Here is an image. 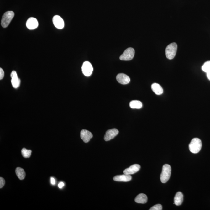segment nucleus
<instances>
[{
	"mask_svg": "<svg viewBox=\"0 0 210 210\" xmlns=\"http://www.w3.org/2000/svg\"><path fill=\"white\" fill-rule=\"evenodd\" d=\"M131 179V176L125 174L116 176L113 177V180L116 181L127 182L129 181Z\"/></svg>",
	"mask_w": 210,
	"mask_h": 210,
	"instance_id": "4468645a",
	"label": "nucleus"
},
{
	"mask_svg": "<svg viewBox=\"0 0 210 210\" xmlns=\"http://www.w3.org/2000/svg\"><path fill=\"white\" fill-rule=\"evenodd\" d=\"M162 210V207L161 204H158L150 208V210Z\"/></svg>",
	"mask_w": 210,
	"mask_h": 210,
	"instance_id": "4be33fe9",
	"label": "nucleus"
},
{
	"mask_svg": "<svg viewBox=\"0 0 210 210\" xmlns=\"http://www.w3.org/2000/svg\"><path fill=\"white\" fill-rule=\"evenodd\" d=\"M14 16V13L12 11H8L3 14L1 20V25L4 28L8 26Z\"/></svg>",
	"mask_w": 210,
	"mask_h": 210,
	"instance_id": "20e7f679",
	"label": "nucleus"
},
{
	"mask_svg": "<svg viewBox=\"0 0 210 210\" xmlns=\"http://www.w3.org/2000/svg\"><path fill=\"white\" fill-rule=\"evenodd\" d=\"M82 71L84 75L87 77L90 76L93 71V68L91 63L88 61L84 62L82 66Z\"/></svg>",
	"mask_w": 210,
	"mask_h": 210,
	"instance_id": "423d86ee",
	"label": "nucleus"
},
{
	"mask_svg": "<svg viewBox=\"0 0 210 210\" xmlns=\"http://www.w3.org/2000/svg\"><path fill=\"white\" fill-rule=\"evenodd\" d=\"M129 105H130V107L132 109H139L143 107V104L141 102L137 101V100H134V101H131Z\"/></svg>",
	"mask_w": 210,
	"mask_h": 210,
	"instance_id": "6ab92c4d",
	"label": "nucleus"
},
{
	"mask_svg": "<svg viewBox=\"0 0 210 210\" xmlns=\"http://www.w3.org/2000/svg\"><path fill=\"white\" fill-rule=\"evenodd\" d=\"M81 138L85 143H87L90 141L92 138L93 135L91 132L86 130H83L80 133Z\"/></svg>",
	"mask_w": 210,
	"mask_h": 210,
	"instance_id": "f8f14e48",
	"label": "nucleus"
},
{
	"mask_svg": "<svg viewBox=\"0 0 210 210\" xmlns=\"http://www.w3.org/2000/svg\"><path fill=\"white\" fill-rule=\"evenodd\" d=\"M22 156L25 158H29L31 155L32 151L30 150H27L25 148H23L21 151Z\"/></svg>",
	"mask_w": 210,
	"mask_h": 210,
	"instance_id": "aec40b11",
	"label": "nucleus"
},
{
	"mask_svg": "<svg viewBox=\"0 0 210 210\" xmlns=\"http://www.w3.org/2000/svg\"><path fill=\"white\" fill-rule=\"evenodd\" d=\"M4 72L3 69L1 68H0V80H1L4 77Z\"/></svg>",
	"mask_w": 210,
	"mask_h": 210,
	"instance_id": "b1692460",
	"label": "nucleus"
},
{
	"mask_svg": "<svg viewBox=\"0 0 210 210\" xmlns=\"http://www.w3.org/2000/svg\"><path fill=\"white\" fill-rule=\"evenodd\" d=\"M171 174V168L169 164H165L163 166L162 172L160 175V180L163 183H165L170 178Z\"/></svg>",
	"mask_w": 210,
	"mask_h": 210,
	"instance_id": "f03ea898",
	"label": "nucleus"
},
{
	"mask_svg": "<svg viewBox=\"0 0 210 210\" xmlns=\"http://www.w3.org/2000/svg\"><path fill=\"white\" fill-rule=\"evenodd\" d=\"M177 45L176 43H173L168 45L166 48L165 53L166 57L168 59H173L176 54Z\"/></svg>",
	"mask_w": 210,
	"mask_h": 210,
	"instance_id": "7ed1b4c3",
	"label": "nucleus"
},
{
	"mask_svg": "<svg viewBox=\"0 0 210 210\" xmlns=\"http://www.w3.org/2000/svg\"><path fill=\"white\" fill-rule=\"evenodd\" d=\"M135 55V50L132 48H128L121 55L119 59L121 60L129 61L133 59Z\"/></svg>",
	"mask_w": 210,
	"mask_h": 210,
	"instance_id": "39448f33",
	"label": "nucleus"
},
{
	"mask_svg": "<svg viewBox=\"0 0 210 210\" xmlns=\"http://www.w3.org/2000/svg\"><path fill=\"white\" fill-rule=\"evenodd\" d=\"M64 186V182H60V183L59 184V185H58V186H59V188H62Z\"/></svg>",
	"mask_w": 210,
	"mask_h": 210,
	"instance_id": "393cba45",
	"label": "nucleus"
},
{
	"mask_svg": "<svg viewBox=\"0 0 210 210\" xmlns=\"http://www.w3.org/2000/svg\"><path fill=\"white\" fill-rule=\"evenodd\" d=\"M16 175L20 180H23L25 178L26 174L24 169L20 167H17L16 169Z\"/></svg>",
	"mask_w": 210,
	"mask_h": 210,
	"instance_id": "a211bd4d",
	"label": "nucleus"
},
{
	"mask_svg": "<svg viewBox=\"0 0 210 210\" xmlns=\"http://www.w3.org/2000/svg\"><path fill=\"white\" fill-rule=\"evenodd\" d=\"M151 89L157 95H160L163 93L162 87L158 83H154L151 85Z\"/></svg>",
	"mask_w": 210,
	"mask_h": 210,
	"instance_id": "dca6fc26",
	"label": "nucleus"
},
{
	"mask_svg": "<svg viewBox=\"0 0 210 210\" xmlns=\"http://www.w3.org/2000/svg\"><path fill=\"white\" fill-rule=\"evenodd\" d=\"M119 133V131L116 129H113L107 131L104 135V139L108 141L114 139Z\"/></svg>",
	"mask_w": 210,
	"mask_h": 210,
	"instance_id": "0eeeda50",
	"label": "nucleus"
},
{
	"mask_svg": "<svg viewBox=\"0 0 210 210\" xmlns=\"http://www.w3.org/2000/svg\"><path fill=\"white\" fill-rule=\"evenodd\" d=\"M140 166L139 164H134L127 168L123 171L124 174L131 175L136 173L140 169Z\"/></svg>",
	"mask_w": 210,
	"mask_h": 210,
	"instance_id": "9b49d317",
	"label": "nucleus"
},
{
	"mask_svg": "<svg viewBox=\"0 0 210 210\" xmlns=\"http://www.w3.org/2000/svg\"><path fill=\"white\" fill-rule=\"evenodd\" d=\"M207 74L208 78L209 79V80L210 81V71L207 72Z\"/></svg>",
	"mask_w": 210,
	"mask_h": 210,
	"instance_id": "bb28decb",
	"label": "nucleus"
},
{
	"mask_svg": "<svg viewBox=\"0 0 210 210\" xmlns=\"http://www.w3.org/2000/svg\"><path fill=\"white\" fill-rule=\"evenodd\" d=\"M26 26L29 29H34L38 26V21L34 18H30L26 22Z\"/></svg>",
	"mask_w": 210,
	"mask_h": 210,
	"instance_id": "ddd939ff",
	"label": "nucleus"
},
{
	"mask_svg": "<svg viewBox=\"0 0 210 210\" xmlns=\"http://www.w3.org/2000/svg\"><path fill=\"white\" fill-rule=\"evenodd\" d=\"M116 79L118 83L122 85H126L130 83V79L129 76L123 73L118 74Z\"/></svg>",
	"mask_w": 210,
	"mask_h": 210,
	"instance_id": "1a4fd4ad",
	"label": "nucleus"
},
{
	"mask_svg": "<svg viewBox=\"0 0 210 210\" xmlns=\"http://www.w3.org/2000/svg\"><path fill=\"white\" fill-rule=\"evenodd\" d=\"M51 184L52 185H55V179L53 178V177H51Z\"/></svg>",
	"mask_w": 210,
	"mask_h": 210,
	"instance_id": "a878e982",
	"label": "nucleus"
},
{
	"mask_svg": "<svg viewBox=\"0 0 210 210\" xmlns=\"http://www.w3.org/2000/svg\"><path fill=\"white\" fill-rule=\"evenodd\" d=\"M5 184V181L3 177H0V188H2L4 186Z\"/></svg>",
	"mask_w": 210,
	"mask_h": 210,
	"instance_id": "5701e85b",
	"label": "nucleus"
},
{
	"mask_svg": "<svg viewBox=\"0 0 210 210\" xmlns=\"http://www.w3.org/2000/svg\"><path fill=\"white\" fill-rule=\"evenodd\" d=\"M203 71L207 73L210 71V61L205 62L202 67Z\"/></svg>",
	"mask_w": 210,
	"mask_h": 210,
	"instance_id": "412c9836",
	"label": "nucleus"
},
{
	"mask_svg": "<svg viewBox=\"0 0 210 210\" xmlns=\"http://www.w3.org/2000/svg\"><path fill=\"white\" fill-rule=\"evenodd\" d=\"M11 82L13 87L15 88H18L20 85L21 81L18 77L17 72L15 71H13L11 74Z\"/></svg>",
	"mask_w": 210,
	"mask_h": 210,
	"instance_id": "6e6552de",
	"label": "nucleus"
},
{
	"mask_svg": "<svg viewBox=\"0 0 210 210\" xmlns=\"http://www.w3.org/2000/svg\"><path fill=\"white\" fill-rule=\"evenodd\" d=\"M202 147L201 140L197 138L193 139L189 145L190 151L195 154L199 152L201 149Z\"/></svg>",
	"mask_w": 210,
	"mask_h": 210,
	"instance_id": "f257e3e1",
	"label": "nucleus"
},
{
	"mask_svg": "<svg viewBox=\"0 0 210 210\" xmlns=\"http://www.w3.org/2000/svg\"><path fill=\"white\" fill-rule=\"evenodd\" d=\"M53 22L55 26L59 29H62L64 26V22L63 19L59 16H55L53 18Z\"/></svg>",
	"mask_w": 210,
	"mask_h": 210,
	"instance_id": "9d476101",
	"label": "nucleus"
},
{
	"mask_svg": "<svg viewBox=\"0 0 210 210\" xmlns=\"http://www.w3.org/2000/svg\"><path fill=\"white\" fill-rule=\"evenodd\" d=\"M183 200V195L181 192H177L174 198V204L179 206L181 205Z\"/></svg>",
	"mask_w": 210,
	"mask_h": 210,
	"instance_id": "2eb2a0df",
	"label": "nucleus"
},
{
	"mask_svg": "<svg viewBox=\"0 0 210 210\" xmlns=\"http://www.w3.org/2000/svg\"><path fill=\"white\" fill-rule=\"evenodd\" d=\"M135 201L137 203L144 204L148 201V197L144 194L140 193L135 198Z\"/></svg>",
	"mask_w": 210,
	"mask_h": 210,
	"instance_id": "f3484780",
	"label": "nucleus"
}]
</instances>
